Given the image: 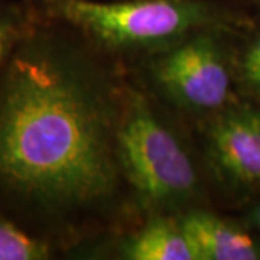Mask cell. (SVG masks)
<instances>
[{"label": "cell", "mask_w": 260, "mask_h": 260, "mask_svg": "<svg viewBox=\"0 0 260 260\" xmlns=\"http://www.w3.org/2000/svg\"><path fill=\"white\" fill-rule=\"evenodd\" d=\"M56 247L0 210V260H47L55 256Z\"/></svg>", "instance_id": "obj_8"}, {"label": "cell", "mask_w": 260, "mask_h": 260, "mask_svg": "<svg viewBox=\"0 0 260 260\" xmlns=\"http://www.w3.org/2000/svg\"><path fill=\"white\" fill-rule=\"evenodd\" d=\"M55 20L110 54L149 55L182 38L220 28L224 12L213 0H29Z\"/></svg>", "instance_id": "obj_2"}, {"label": "cell", "mask_w": 260, "mask_h": 260, "mask_svg": "<svg viewBox=\"0 0 260 260\" xmlns=\"http://www.w3.org/2000/svg\"><path fill=\"white\" fill-rule=\"evenodd\" d=\"M152 88L177 110L191 116L225 109L232 71L218 28H208L146 55Z\"/></svg>", "instance_id": "obj_4"}, {"label": "cell", "mask_w": 260, "mask_h": 260, "mask_svg": "<svg viewBox=\"0 0 260 260\" xmlns=\"http://www.w3.org/2000/svg\"><path fill=\"white\" fill-rule=\"evenodd\" d=\"M249 220H250V223L254 225V229H257L260 232V203L251 210Z\"/></svg>", "instance_id": "obj_11"}, {"label": "cell", "mask_w": 260, "mask_h": 260, "mask_svg": "<svg viewBox=\"0 0 260 260\" xmlns=\"http://www.w3.org/2000/svg\"><path fill=\"white\" fill-rule=\"evenodd\" d=\"M207 162L215 177L236 188L260 185V107L215 113L205 132Z\"/></svg>", "instance_id": "obj_5"}, {"label": "cell", "mask_w": 260, "mask_h": 260, "mask_svg": "<svg viewBox=\"0 0 260 260\" xmlns=\"http://www.w3.org/2000/svg\"><path fill=\"white\" fill-rule=\"evenodd\" d=\"M119 249L121 259L127 260H197L178 215H150Z\"/></svg>", "instance_id": "obj_7"}, {"label": "cell", "mask_w": 260, "mask_h": 260, "mask_svg": "<svg viewBox=\"0 0 260 260\" xmlns=\"http://www.w3.org/2000/svg\"><path fill=\"white\" fill-rule=\"evenodd\" d=\"M213 2H215V0H213Z\"/></svg>", "instance_id": "obj_12"}, {"label": "cell", "mask_w": 260, "mask_h": 260, "mask_svg": "<svg viewBox=\"0 0 260 260\" xmlns=\"http://www.w3.org/2000/svg\"><path fill=\"white\" fill-rule=\"evenodd\" d=\"M39 20L29 0H0V64Z\"/></svg>", "instance_id": "obj_9"}, {"label": "cell", "mask_w": 260, "mask_h": 260, "mask_svg": "<svg viewBox=\"0 0 260 260\" xmlns=\"http://www.w3.org/2000/svg\"><path fill=\"white\" fill-rule=\"evenodd\" d=\"M178 220L197 260L260 259V244L237 224L197 207L179 214Z\"/></svg>", "instance_id": "obj_6"}, {"label": "cell", "mask_w": 260, "mask_h": 260, "mask_svg": "<svg viewBox=\"0 0 260 260\" xmlns=\"http://www.w3.org/2000/svg\"><path fill=\"white\" fill-rule=\"evenodd\" d=\"M103 54L39 16L0 64V210L56 246L112 214L127 188L119 158L127 87Z\"/></svg>", "instance_id": "obj_1"}, {"label": "cell", "mask_w": 260, "mask_h": 260, "mask_svg": "<svg viewBox=\"0 0 260 260\" xmlns=\"http://www.w3.org/2000/svg\"><path fill=\"white\" fill-rule=\"evenodd\" d=\"M242 74L247 85L260 93V35L244 52L242 59Z\"/></svg>", "instance_id": "obj_10"}, {"label": "cell", "mask_w": 260, "mask_h": 260, "mask_svg": "<svg viewBox=\"0 0 260 260\" xmlns=\"http://www.w3.org/2000/svg\"><path fill=\"white\" fill-rule=\"evenodd\" d=\"M119 158L127 188L149 215H179L197 207L203 185L188 142L146 94L132 87L119 127Z\"/></svg>", "instance_id": "obj_3"}]
</instances>
